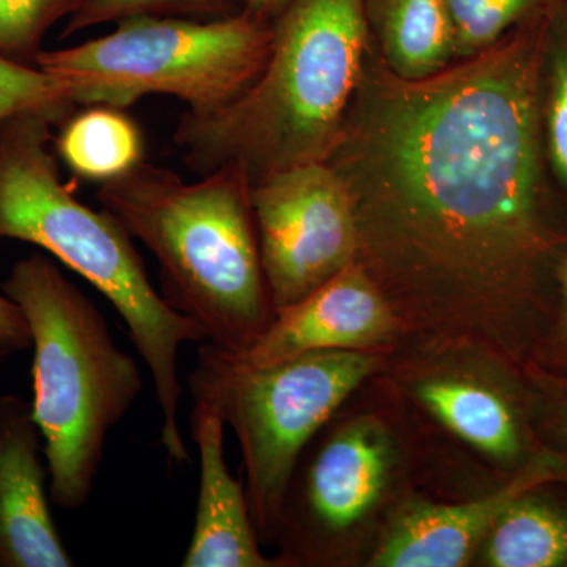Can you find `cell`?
Masks as SVG:
<instances>
[{"label":"cell","instance_id":"obj_1","mask_svg":"<svg viewBox=\"0 0 567 567\" xmlns=\"http://www.w3.org/2000/svg\"><path fill=\"white\" fill-rule=\"evenodd\" d=\"M550 9L421 80L394 74L372 41L327 164L380 289L505 309L551 279L567 219L540 125Z\"/></svg>","mask_w":567,"mask_h":567},{"label":"cell","instance_id":"obj_2","mask_svg":"<svg viewBox=\"0 0 567 567\" xmlns=\"http://www.w3.org/2000/svg\"><path fill=\"white\" fill-rule=\"evenodd\" d=\"M257 80L219 110L185 112L175 130L197 175L230 167L248 181L327 163L372 48L364 0H292L271 21Z\"/></svg>","mask_w":567,"mask_h":567},{"label":"cell","instance_id":"obj_3","mask_svg":"<svg viewBox=\"0 0 567 567\" xmlns=\"http://www.w3.org/2000/svg\"><path fill=\"white\" fill-rule=\"evenodd\" d=\"M51 125L43 115L28 114L0 126V241L39 246L117 309L152 374L162 445L171 461L186 464L192 457L178 424V353L185 342L207 338L156 292L125 227L103 208L82 204L61 181L50 151Z\"/></svg>","mask_w":567,"mask_h":567},{"label":"cell","instance_id":"obj_4","mask_svg":"<svg viewBox=\"0 0 567 567\" xmlns=\"http://www.w3.org/2000/svg\"><path fill=\"white\" fill-rule=\"evenodd\" d=\"M251 182L230 167L185 182L142 162L100 185L111 213L158 260L164 300L210 344L244 354L274 323L251 204Z\"/></svg>","mask_w":567,"mask_h":567},{"label":"cell","instance_id":"obj_5","mask_svg":"<svg viewBox=\"0 0 567 567\" xmlns=\"http://www.w3.org/2000/svg\"><path fill=\"white\" fill-rule=\"evenodd\" d=\"M32 336V415L43 440L50 498L65 511L91 498L107 434L140 399L144 379L106 319L41 252L18 260L2 284Z\"/></svg>","mask_w":567,"mask_h":567},{"label":"cell","instance_id":"obj_6","mask_svg":"<svg viewBox=\"0 0 567 567\" xmlns=\"http://www.w3.org/2000/svg\"><path fill=\"white\" fill-rule=\"evenodd\" d=\"M115 25L35 58L70 85L76 106L126 110L144 96L169 95L196 114L219 110L257 80L274 40L271 22L245 10L223 20L140 17Z\"/></svg>","mask_w":567,"mask_h":567},{"label":"cell","instance_id":"obj_7","mask_svg":"<svg viewBox=\"0 0 567 567\" xmlns=\"http://www.w3.org/2000/svg\"><path fill=\"white\" fill-rule=\"evenodd\" d=\"M377 357L354 350H315L270 365H251L203 342L188 379L194 404L233 425L248 476L254 528L268 535L281 520L284 495L298 458Z\"/></svg>","mask_w":567,"mask_h":567},{"label":"cell","instance_id":"obj_8","mask_svg":"<svg viewBox=\"0 0 567 567\" xmlns=\"http://www.w3.org/2000/svg\"><path fill=\"white\" fill-rule=\"evenodd\" d=\"M251 204L276 312L357 262L360 237L352 197L327 163L260 178L252 183Z\"/></svg>","mask_w":567,"mask_h":567},{"label":"cell","instance_id":"obj_9","mask_svg":"<svg viewBox=\"0 0 567 567\" xmlns=\"http://www.w3.org/2000/svg\"><path fill=\"white\" fill-rule=\"evenodd\" d=\"M391 330L393 315L385 295L354 262L305 300L276 312L274 323L238 358L251 365H270L315 350L377 344Z\"/></svg>","mask_w":567,"mask_h":567},{"label":"cell","instance_id":"obj_10","mask_svg":"<svg viewBox=\"0 0 567 567\" xmlns=\"http://www.w3.org/2000/svg\"><path fill=\"white\" fill-rule=\"evenodd\" d=\"M31 402L0 395V567L74 566L51 516Z\"/></svg>","mask_w":567,"mask_h":567},{"label":"cell","instance_id":"obj_11","mask_svg":"<svg viewBox=\"0 0 567 567\" xmlns=\"http://www.w3.org/2000/svg\"><path fill=\"white\" fill-rule=\"evenodd\" d=\"M563 468L557 461L539 458L494 494L445 506L415 503L394 522L374 557L375 566L457 567L487 536L499 514L533 488L557 480Z\"/></svg>","mask_w":567,"mask_h":567},{"label":"cell","instance_id":"obj_12","mask_svg":"<svg viewBox=\"0 0 567 567\" xmlns=\"http://www.w3.org/2000/svg\"><path fill=\"white\" fill-rule=\"evenodd\" d=\"M388 442L379 424L346 425L306 465L293 528L341 532L371 509L385 484Z\"/></svg>","mask_w":567,"mask_h":567},{"label":"cell","instance_id":"obj_13","mask_svg":"<svg viewBox=\"0 0 567 567\" xmlns=\"http://www.w3.org/2000/svg\"><path fill=\"white\" fill-rule=\"evenodd\" d=\"M192 436L199 450L196 520L183 567H267L260 554L248 496L224 461V421L194 404Z\"/></svg>","mask_w":567,"mask_h":567},{"label":"cell","instance_id":"obj_14","mask_svg":"<svg viewBox=\"0 0 567 567\" xmlns=\"http://www.w3.org/2000/svg\"><path fill=\"white\" fill-rule=\"evenodd\" d=\"M377 52L404 80H421L456 62L446 0H364Z\"/></svg>","mask_w":567,"mask_h":567},{"label":"cell","instance_id":"obj_15","mask_svg":"<svg viewBox=\"0 0 567 567\" xmlns=\"http://www.w3.org/2000/svg\"><path fill=\"white\" fill-rule=\"evenodd\" d=\"M54 142L71 173L100 185L144 162L140 125L121 107L95 104L71 112Z\"/></svg>","mask_w":567,"mask_h":567},{"label":"cell","instance_id":"obj_16","mask_svg":"<svg viewBox=\"0 0 567 567\" xmlns=\"http://www.w3.org/2000/svg\"><path fill=\"white\" fill-rule=\"evenodd\" d=\"M420 399L454 434L488 456L509 461L520 453L516 417L494 391L457 380H434L420 388Z\"/></svg>","mask_w":567,"mask_h":567},{"label":"cell","instance_id":"obj_17","mask_svg":"<svg viewBox=\"0 0 567 567\" xmlns=\"http://www.w3.org/2000/svg\"><path fill=\"white\" fill-rule=\"evenodd\" d=\"M486 559L495 567L567 565V514L535 496H520L487 533Z\"/></svg>","mask_w":567,"mask_h":567},{"label":"cell","instance_id":"obj_18","mask_svg":"<svg viewBox=\"0 0 567 567\" xmlns=\"http://www.w3.org/2000/svg\"><path fill=\"white\" fill-rule=\"evenodd\" d=\"M540 125L551 178L567 200V0L548 13Z\"/></svg>","mask_w":567,"mask_h":567},{"label":"cell","instance_id":"obj_19","mask_svg":"<svg viewBox=\"0 0 567 567\" xmlns=\"http://www.w3.org/2000/svg\"><path fill=\"white\" fill-rule=\"evenodd\" d=\"M554 3L555 0H446L456 37V61L488 50Z\"/></svg>","mask_w":567,"mask_h":567},{"label":"cell","instance_id":"obj_20","mask_svg":"<svg viewBox=\"0 0 567 567\" xmlns=\"http://www.w3.org/2000/svg\"><path fill=\"white\" fill-rule=\"evenodd\" d=\"M76 110L70 85L35 65L0 55V126L20 115L62 123Z\"/></svg>","mask_w":567,"mask_h":567},{"label":"cell","instance_id":"obj_21","mask_svg":"<svg viewBox=\"0 0 567 567\" xmlns=\"http://www.w3.org/2000/svg\"><path fill=\"white\" fill-rule=\"evenodd\" d=\"M245 10L244 0H81L66 20L65 35L140 17L212 21Z\"/></svg>","mask_w":567,"mask_h":567},{"label":"cell","instance_id":"obj_22","mask_svg":"<svg viewBox=\"0 0 567 567\" xmlns=\"http://www.w3.org/2000/svg\"><path fill=\"white\" fill-rule=\"evenodd\" d=\"M80 3L81 0H0V55L35 65L43 37L55 22L69 20Z\"/></svg>","mask_w":567,"mask_h":567},{"label":"cell","instance_id":"obj_23","mask_svg":"<svg viewBox=\"0 0 567 567\" xmlns=\"http://www.w3.org/2000/svg\"><path fill=\"white\" fill-rule=\"evenodd\" d=\"M32 347L31 330L21 309L0 293V360Z\"/></svg>","mask_w":567,"mask_h":567},{"label":"cell","instance_id":"obj_24","mask_svg":"<svg viewBox=\"0 0 567 567\" xmlns=\"http://www.w3.org/2000/svg\"><path fill=\"white\" fill-rule=\"evenodd\" d=\"M551 279L557 282L559 290V319H561L559 330L567 346V249L558 257Z\"/></svg>","mask_w":567,"mask_h":567},{"label":"cell","instance_id":"obj_25","mask_svg":"<svg viewBox=\"0 0 567 567\" xmlns=\"http://www.w3.org/2000/svg\"><path fill=\"white\" fill-rule=\"evenodd\" d=\"M292 0H244L245 11L265 21H274Z\"/></svg>","mask_w":567,"mask_h":567}]
</instances>
